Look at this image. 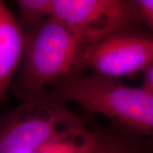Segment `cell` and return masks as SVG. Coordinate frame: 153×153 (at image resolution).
<instances>
[{
	"label": "cell",
	"instance_id": "obj_1",
	"mask_svg": "<svg viewBox=\"0 0 153 153\" xmlns=\"http://www.w3.org/2000/svg\"><path fill=\"white\" fill-rule=\"evenodd\" d=\"M25 33L23 59L13 85L21 101L44 94L49 84L77 74L97 44L53 17Z\"/></svg>",
	"mask_w": 153,
	"mask_h": 153
},
{
	"label": "cell",
	"instance_id": "obj_2",
	"mask_svg": "<svg viewBox=\"0 0 153 153\" xmlns=\"http://www.w3.org/2000/svg\"><path fill=\"white\" fill-rule=\"evenodd\" d=\"M53 85V91L66 102L76 103L134 131L153 136V95L142 87H130L94 73L74 74Z\"/></svg>",
	"mask_w": 153,
	"mask_h": 153
},
{
	"label": "cell",
	"instance_id": "obj_3",
	"mask_svg": "<svg viewBox=\"0 0 153 153\" xmlns=\"http://www.w3.org/2000/svg\"><path fill=\"white\" fill-rule=\"evenodd\" d=\"M82 123L54 91L21 103L0 117V153H30Z\"/></svg>",
	"mask_w": 153,
	"mask_h": 153
},
{
	"label": "cell",
	"instance_id": "obj_4",
	"mask_svg": "<svg viewBox=\"0 0 153 153\" xmlns=\"http://www.w3.org/2000/svg\"><path fill=\"white\" fill-rule=\"evenodd\" d=\"M53 18L98 44L129 29L139 16L134 1L54 0Z\"/></svg>",
	"mask_w": 153,
	"mask_h": 153
},
{
	"label": "cell",
	"instance_id": "obj_5",
	"mask_svg": "<svg viewBox=\"0 0 153 153\" xmlns=\"http://www.w3.org/2000/svg\"><path fill=\"white\" fill-rule=\"evenodd\" d=\"M151 42L123 33L115 34L94 46L86 66L96 75L113 79L143 71L153 61Z\"/></svg>",
	"mask_w": 153,
	"mask_h": 153
},
{
	"label": "cell",
	"instance_id": "obj_6",
	"mask_svg": "<svg viewBox=\"0 0 153 153\" xmlns=\"http://www.w3.org/2000/svg\"><path fill=\"white\" fill-rule=\"evenodd\" d=\"M26 33L9 8L0 1V102L6 100L9 88L22 65Z\"/></svg>",
	"mask_w": 153,
	"mask_h": 153
},
{
	"label": "cell",
	"instance_id": "obj_7",
	"mask_svg": "<svg viewBox=\"0 0 153 153\" xmlns=\"http://www.w3.org/2000/svg\"><path fill=\"white\" fill-rule=\"evenodd\" d=\"M105 134L88 129L83 122L62 132L30 153H95Z\"/></svg>",
	"mask_w": 153,
	"mask_h": 153
},
{
	"label": "cell",
	"instance_id": "obj_8",
	"mask_svg": "<svg viewBox=\"0 0 153 153\" xmlns=\"http://www.w3.org/2000/svg\"><path fill=\"white\" fill-rule=\"evenodd\" d=\"M54 0H18V22L25 33L53 17Z\"/></svg>",
	"mask_w": 153,
	"mask_h": 153
},
{
	"label": "cell",
	"instance_id": "obj_9",
	"mask_svg": "<svg viewBox=\"0 0 153 153\" xmlns=\"http://www.w3.org/2000/svg\"><path fill=\"white\" fill-rule=\"evenodd\" d=\"M95 153H149L141 145L122 137L105 134L102 146Z\"/></svg>",
	"mask_w": 153,
	"mask_h": 153
},
{
	"label": "cell",
	"instance_id": "obj_10",
	"mask_svg": "<svg viewBox=\"0 0 153 153\" xmlns=\"http://www.w3.org/2000/svg\"><path fill=\"white\" fill-rule=\"evenodd\" d=\"M139 18L148 26L153 33V0L134 1Z\"/></svg>",
	"mask_w": 153,
	"mask_h": 153
},
{
	"label": "cell",
	"instance_id": "obj_11",
	"mask_svg": "<svg viewBox=\"0 0 153 153\" xmlns=\"http://www.w3.org/2000/svg\"><path fill=\"white\" fill-rule=\"evenodd\" d=\"M141 87L153 95V61L143 71V83Z\"/></svg>",
	"mask_w": 153,
	"mask_h": 153
},
{
	"label": "cell",
	"instance_id": "obj_12",
	"mask_svg": "<svg viewBox=\"0 0 153 153\" xmlns=\"http://www.w3.org/2000/svg\"><path fill=\"white\" fill-rule=\"evenodd\" d=\"M151 43H152V49H153V40H152V42H151Z\"/></svg>",
	"mask_w": 153,
	"mask_h": 153
}]
</instances>
